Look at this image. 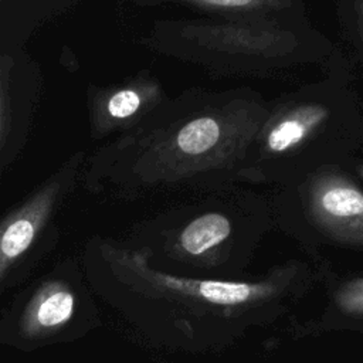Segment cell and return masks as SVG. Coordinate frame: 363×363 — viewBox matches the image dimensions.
<instances>
[{"label": "cell", "mask_w": 363, "mask_h": 363, "mask_svg": "<svg viewBox=\"0 0 363 363\" xmlns=\"http://www.w3.org/2000/svg\"><path fill=\"white\" fill-rule=\"evenodd\" d=\"M79 257L98 299L139 342L169 352L233 347L282 319L306 282L296 259L238 279L179 275L153 267L125 238L101 234L86 240Z\"/></svg>", "instance_id": "1"}, {"label": "cell", "mask_w": 363, "mask_h": 363, "mask_svg": "<svg viewBox=\"0 0 363 363\" xmlns=\"http://www.w3.org/2000/svg\"><path fill=\"white\" fill-rule=\"evenodd\" d=\"M258 130L254 121L214 115L140 130L85 162L81 187L96 197L138 201L238 184Z\"/></svg>", "instance_id": "2"}, {"label": "cell", "mask_w": 363, "mask_h": 363, "mask_svg": "<svg viewBox=\"0 0 363 363\" xmlns=\"http://www.w3.org/2000/svg\"><path fill=\"white\" fill-rule=\"evenodd\" d=\"M275 220L268 200L241 183L190 193L132 224L128 242L167 272L238 279L251 265Z\"/></svg>", "instance_id": "3"}, {"label": "cell", "mask_w": 363, "mask_h": 363, "mask_svg": "<svg viewBox=\"0 0 363 363\" xmlns=\"http://www.w3.org/2000/svg\"><path fill=\"white\" fill-rule=\"evenodd\" d=\"M96 299L81 257L61 258L3 305L0 343L34 352L82 339L104 325Z\"/></svg>", "instance_id": "4"}, {"label": "cell", "mask_w": 363, "mask_h": 363, "mask_svg": "<svg viewBox=\"0 0 363 363\" xmlns=\"http://www.w3.org/2000/svg\"><path fill=\"white\" fill-rule=\"evenodd\" d=\"M85 167L77 153L3 214L0 221V292L30 281L60 242L61 216Z\"/></svg>", "instance_id": "5"}, {"label": "cell", "mask_w": 363, "mask_h": 363, "mask_svg": "<svg viewBox=\"0 0 363 363\" xmlns=\"http://www.w3.org/2000/svg\"><path fill=\"white\" fill-rule=\"evenodd\" d=\"M274 201V220L284 228L303 224L329 241L363 247V191L330 169L282 186Z\"/></svg>", "instance_id": "6"}, {"label": "cell", "mask_w": 363, "mask_h": 363, "mask_svg": "<svg viewBox=\"0 0 363 363\" xmlns=\"http://www.w3.org/2000/svg\"><path fill=\"white\" fill-rule=\"evenodd\" d=\"M142 105L140 95L133 89H122L113 94L105 105L104 113L96 119L98 130L106 132L116 128L119 123L126 122L136 115Z\"/></svg>", "instance_id": "7"}, {"label": "cell", "mask_w": 363, "mask_h": 363, "mask_svg": "<svg viewBox=\"0 0 363 363\" xmlns=\"http://www.w3.org/2000/svg\"><path fill=\"white\" fill-rule=\"evenodd\" d=\"M332 303L343 315L363 318V277L339 285L333 292Z\"/></svg>", "instance_id": "8"}, {"label": "cell", "mask_w": 363, "mask_h": 363, "mask_svg": "<svg viewBox=\"0 0 363 363\" xmlns=\"http://www.w3.org/2000/svg\"><path fill=\"white\" fill-rule=\"evenodd\" d=\"M208 7L216 9H247V7H255L262 0H191Z\"/></svg>", "instance_id": "9"}, {"label": "cell", "mask_w": 363, "mask_h": 363, "mask_svg": "<svg viewBox=\"0 0 363 363\" xmlns=\"http://www.w3.org/2000/svg\"><path fill=\"white\" fill-rule=\"evenodd\" d=\"M354 4V13L357 18V27L360 31V37L363 40V0H353Z\"/></svg>", "instance_id": "10"}, {"label": "cell", "mask_w": 363, "mask_h": 363, "mask_svg": "<svg viewBox=\"0 0 363 363\" xmlns=\"http://www.w3.org/2000/svg\"><path fill=\"white\" fill-rule=\"evenodd\" d=\"M362 176H363V167H362Z\"/></svg>", "instance_id": "11"}]
</instances>
